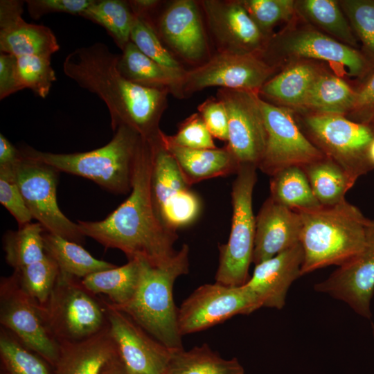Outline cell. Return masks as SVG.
<instances>
[{
    "instance_id": "obj_1",
    "label": "cell",
    "mask_w": 374,
    "mask_h": 374,
    "mask_svg": "<svg viewBox=\"0 0 374 374\" xmlns=\"http://www.w3.org/2000/svg\"><path fill=\"white\" fill-rule=\"evenodd\" d=\"M152 148L141 138L129 197L106 218L78 220L82 233L106 248L122 251L130 260L160 266L177 252V231L168 229L157 217L151 198Z\"/></svg>"
},
{
    "instance_id": "obj_2",
    "label": "cell",
    "mask_w": 374,
    "mask_h": 374,
    "mask_svg": "<svg viewBox=\"0 0 374 374\" xmlns=\"http://www.w3.org/2000/svg\"><path fill=\"white\" fill-rule=\"evenodd\" d=\"M118 57L106 44L96 42L69 53L63 62V71L105 103L114 132L127 126L143 139L156 137L161 132L159 122L170 91L128 80L118 71Z\"/></svg>"
},
{
    "instance_id": "obj_3",
    "label": "cell",
    "mask_w": 374,
    "mask_h": 374,
    "mask_svg": "<svg viewBox=\"0 0 374 374\" xmlns=\"http://www.w3.org/2000/svg\"><path fill=\"white\" fill-rule=\"evenodd\" d=\"M295 211L302 222L301 276L330 265L341 266L363 251L371 220L346 199L333 206Z\"/></svg>"
},
{
    "instance_id": "obj_4",
    "label": "cell",
    "mask_w": 374,
    "mask_h": 374,
    "mask_svg": "<svg viewBox=\"0 0 374 374\" xmlns=\"http://www.w3.org/2000/svg\"><path fill=\"white\" fill-rule=\"evenodd\" d=\"M188 271L189 247L184 244L160 266H152L141 260V280L132 299L119 306L109 303L170 350L184 348L172 289L176 279Z\"/></svg>"
},
{
    "instance_id": "obj_5",
    "label": "cell",
    "mask_w": 374,
    "mask_h": 374,
    "mask_svg": "<svg viewBox=\"0 0 374 374\" xmlns=\"http://www.w3.org/2000/svg\"><path fill=\"white\" fill-rule=\"evenodd\" d=\"M141 136L127 126H120L106 145L84 152L52 153L31 147L21 148L22 156L64 172L90 179L116 194L131 191L134 166Z\"/></svg>"
},
{
    "instance_id": "obj_6",
    "label": "cell",
    "mask_w": 374,
    "mask_h": 374,
    "mask_svg": "<svg viewBox=\"0 0 374 374\" xmlns=\"http://www.w3.org/2000/svg\"><path fill=\"white\" fill-rule=\"evenodd\" d=\"M39 308L59 344L86 339L108 326L103 299L87 290L81 279L62 272L48 301Z\"/></svg>"
},
{
    "instance_id": "obj_7",
    "label": "cell",
    "mask_w": 374,
    "mask_h": 374,
    "mask_svg": "<svg viewBox=\"0 0 374 374\" xmlns=\"http://www.w3.org/2000/svg\"><path fill=\"white\" fill-rule=\"evenodd\" d=\"M257 168L254 165H240L232 185L231 232L227 242L219 246L215 276V282L227 286H241L249 279L256 233L252 199Z\"/></svg>"
},
{
    "instance_id": "obj_8",
    "label": "cell",
    "mask_w": 374,
    "mask_h": 374,
    "mask_svg": "<svg viewBox=\"0 0 374 374\" xmlns=\"http://www.w3.org/2000/svg\"><path fill=\"white\" fill-rule=\"evenodd\" d=\"M161 132L150 139L152 148L151 198L160 222L168 229L177 231L197 218L201 201L190 189L191 186L183 176L175 158L163 145Z\"/></svg>"
},
{
    "instance_id": "obj_9",
    "label": "cell",
    "mask_w": 374,
    "mask_h": 374,
    "mask_svg": "<svg viewBox=\"0 0 374 374\" xmlns=\"http://www.w3.org/2000/svg\"><path fill=\"white\" fill-rule=\"evenodd\" d=\"M59 172L48 164L22 155L15 165L16 181L33 219L46 231L82 244L85 236L78 224L66 217L58 206Z\"/></svg>"
},
{
    "instance_id": "obj_10",
    "label": "cell",
    "mask_w": 374,
    "mask_h": 374,
    "mask_svg": "<svg viewBox=\"0 0 374 374\" xmlns=\"http://www.w3.org/2000/svg\"><path fill=\"white\" fill-rule=\"evenodd\" d=\"M305 123L317 147L354 180L373 168L367 153L374 136L368 125L326 114L309 116Z\"/></svg>"
},
{
    "instance_id": "obj_11",
    "label": "cell",
    "mask_w": 374,
    "mask_h": 374,
    "mask_svg": "<svg viewBox=\"0 0 374 374\" xmlns=\"http://www.w3.org/2000/svg\"><path fill=\"white\" fill-rule=\"evenodd\" d=\"M274 72V67L260 55L217 52L204 63L186 70L181 96L212 87L258 93Z\"/></svg>"
},
{
    "instance_id": "obj_12",
    "label": "cell",
    "mask_w": 374,
    "mask_h": 374,
    "mask_svg": "<svg viewBox=\"0 0 374 374\" xmlns=\"http://www.w3.org/2000/svg\"><path fill=\"white\" fill-rule=\"evenodd\" d=\"M260 307L244 285L227 286L215 282L195 290L178 308L181 336L199 332L238 314H249Z\"/></svg>"
},
{
    "instance_id": "obj_13",
    "label": "cell",
    "mask_w": 374,
    "mask_h": 374,
    "mask_svg": "<svg viewBox=\"0 0 374 374\" xmlns=\"http://www.w3.org/2000/svg\"><path fill=\"white\" fill-rule=\"evenodd\" d=\"M0 323L26 347L55 366L60 344L45 323L39 305L22 290L14 273L1 278Z\"/></svg>"
},
{
    "instance_id": "obj_14",
    "label": "cell",
    "mask_w": 374,
    "mask_h": 374,
    "mask_svg": "<svg viewBox=\"0 0 374 374\" xmlns=\"http://www.w3.org/2000/svg\"><path fill=\"white\" fill-rule=\"evenodd\" d=\"M267 142L258 168L269 176L290 167L303 168L325 155L299 130L288 110L265 101L259 96Z\"/></svg>"
},
{
    "instance_id": "obj_15",
    "label": "cell",
    "mask_w": 374,
    "mask_h": 374,
    "mask_svg": "<svg viewBox=\"0 0 374 374\" xmlns=\"http://www.w3.org/2000/svg\"><path fill=\"white\" fill-rule=\"evenodd\" d=\"M216 97L222 102L228 114L226 148L240 166L249 164L258 168L267 142L258 93L220 88Z\"/></svg>"
},
{
    "instance_id": "obj_16",
    "label": "cell",
    "mask_w": 374,
    "mask_h": 374,
    "mask_svg": "<svg viewBox=\"0 0 374 374\" xmlns=\"http://www.w3.org/2000/svg\"><path fill=\"white\" fill-rule=\"evenodd\" d=\"M103 301L111 335L127 370L132 374H165L172 350L113 307L107 299Z\"/></svg>"
},
{
    "instance_id": "obj_17",
    "label": "cell",
    "mask_w": 374,
    "mask_h": 374,
    "mask_svg": "<svg viewBox=\"0 0 374 374\" xmlns=\"http://www.w3.org/2000/svg\"><path fill=\"white\" fill-rule=\"evenodd\" d=\"M218 52L254 54L262 57L269 43L241 1H201Z\"/></svg>"
},
{
    "instance_id": "obj_18",
    "label": "cell",
    "mask_w": 374,
    "mask_h": 374,
    "mask_svg": "<svg viewBox=\"0 0 374 374\" xmlns=\"http://www.w3.org/2000/svg\"><path fill=\"white\" fill-rule=\"evenodd\" d=\"M314 290L345 302L364 318L371 317V301L374 294V220H370L363 251L339 266L327 279L317 283Z\"/></svg>"
},
{
    "instance_id": "obj_19",
    "label": "cell",
    "mask_w": 374,
    "mask_h": 374,
    "mask_svg": "<svg viewBox=\"0 0 374 374\" xmlns=\"http://www.w3.org/2000/svg\"><path fill=\"white\" fill-rule=\"evenodd\" d=\"M197 3L176 0L161 14L157 33L178 56L190 63H204L208 47Z\"/></svg>"
},
{
    "instance_id": "obj_20",
    "label": "cell",
    "mask_w": 374,
    "mask_h": 374,
    "mask_svg": "<svg viewBox=\"0 0 374 374\" xmlns=\"http://www.w3.org/2000/svg\"><path fill=\"white\" fill-rule=\"evenodd\" d=\"M274 42L285 55L323 60L344 66L350 75H360L367 68L365 57L353 47L314 29L292 30Z\"/></svg>"
},
{
    "instance_id": "obj_21",
    "label": "cell",
    "mask_w": 374,
    "mask_h": 374,
    "mask_svg": "<svg viewBox=\"0 0 374 374\" xmlns=\"http://www.w3.org/2000/svg\"><path fill=\"white\" fill-rule=\"evenodd\" d=\"M23 1H0V51L16 57L32 55L51 58L60 45L47 26L24 21Z\"/></svg>"
},
{
    "instance_id": "obj_22",
    "label": "cell",
    "mask_w": 374,
    "mask_h": 374,
    "mask_svg": "<svg viewBox=\"0 0 374 374\" xmlns=\"http://www.w3.org/2000/svg\"><path fill=\"white\" fill-rule=\"evenodd\" d=\"M301 229L300 214L269 196L256 217L252 262L258 265L299 243Z\"/></svg>"
},
{
    "instance_id": "obj_23",
    "label": "cell",
    "mask_w": 374,
    "mask_h": 374,
    "mask_svg": "<svg viewBox=\"0 0 374 374\" xmlns=\"http://www.w3.org/2000/svg\"><path fill=\"white\" fill-rule=\"evenodd\" d=\"M303 251L301 243L256 265L253 275L244 284L260 307L282 309L292 283L301 276Z\"/></svg>"
},
{
    "instance_id": "obj_24",
    "label": "cell",
    "mask_w": 374,
    "mask_h": 374,
    "mask_svg": "<svg viewBox=\"0 0 374 374\" xmlns=\"http://www.w3.org/2000/svg\"><path fill=\"white\" fill-rule=\"evenodd\" d=\"M118 355L108 324L86 339L60 344L55 366L57 374H101L105 365Z\"/></svg>"
},
{
    "instance_id": "obj_25",
    "label": "cell",
    "mask_w": 374,
    "mask_h": 374,
    "mask_svg": "<svg viewBox=\"0 0 374 374\" xmlns=\"http://www.w3.org/2000/svg\"><path fill=\"white\" fill-rule=\"evenodd\" d=\"M160 136L163 145L175 158L190 186L206 179L236 174L240 168L226 146L215 149H190L172 143L162 131Z\"/></svg>"
},
{
    "instance_id": "obj_26",
    "label": "cell",
    "mask_w": 374,
    "mask_h": 374,
    "mask_svg": "<svg viewBox=\"0 0 374 374\" xmlns=\"http://www.w3.org/2000/svg\"><path fill=\"white\" fill-rule=\"evenodd\" d=\"M117 69L128 80L151 88L168 89L181 98V86L185 74L163 66L143 54L131 41L118 55Z\"/></svg>"
},
{
    "instance_id": "obj_27",
    "label": "cell",
    "mask_w": 374,
    "mask_h": 374,
    "mask_svg": "<svg viewBox=\"0 0 374 374\" xmlns=\"http://www.w3.org/2000/svg\"><path fill=\"white\" fill-rule=\"evenodd\" d=\"M141 260H130L127 263L99 271L81 279L89 292L108 297L115 306L125 304L134 296L141 280Z\"/></svg>"
},
{
    "instance_id": "obj_28",
    "label": "cell",
    "mask_w": 374,
    "mask_h": 374,
    "mask_svg": "<svg viewBox=\"0 0 374 374\" xmlns=\"http://www.w3.org/2000/svg\"><path fill=\"white\" fill-rule=\"evenodd\" d=\"M320 73V70L310 62H299L270 78L259 90L258 95L285 105L303 107Z\"/></svg>"
},
{
    "instance_id": "obj_29",
    "label": "cell",
    "mask_w": 374,
    "mask_h": 374,
    "mask_svg": "<svg viewBox=\"0 0 374 374\" xmlns=\"http://www.w3.org/2000/svg\"><path fill=\"white\" fill-rule=\"evenodd\" d=\"M45 252L57 264L62 273L82 279L88 275L116 267L114 264L98 260L80 244L44 231Z\"/></svg>"
},
{
    "instance_id": "obj_30",
    "label": "cell",
    "mask_w": 374,
    "mask_h": 374,
    "mask_svg": "<svg viewBox=\"0 0 374 374\" xmlns=\"http://www.w3.org/2000/svg\"><path fill=\"white\" fill-rule=\"evenodd\" d=\"M165 374H245L236 358L226 359L208 344L189 350H172Z\"/></svg>"
},
{
    "instance_id": "obj_31",
    "label": "cell",
    "mask_w": 374,
    "mask_h": 374,
    "mask_svg": "<svg viewBox=\"0 0 374 374\" xmlns=\"http://www.w3.org/2000/svg\"><path fill=\"white\" fill-rule=\"evenodd\" d=\"M302 168L315 197L322 206H333L344 201L346 192L356 181L339 164L326 156Z\"/></svg>"
},
{
    "instance_id": "obj_32",
    "label": "cell",
    "mask_w": 374,
    "mask_h": 374,
    "mask_svg": "<svg viewBox=\"0 0 374 374\" xmlns=\"http://www.w3.org/2000/svg\"><path fill=\"white\" fill-rule=\"evenodd\" d=\"M355 91L341 78L321 73L312 84L303 107L318 114L342 115L352 109Z\"/></svg>"
},
{
    "instance_id": "obj_33",
    "label": "cell",
    "mask_w": 374,
    "mask_h": 374,
    "mask_svg": "<svg viewBox=\"0 0 374 374\" xmlns=\"http://www.w3.org/2000/svg\"><path fill=\"white\" fill-rule=\"evenodd\" d=\"M269 189L272 199L293 210L321 206L304 170L299 166L284 168L271 176Z\"/></svg>"
},
{
    "instance_id": "obj_34",
    "label": "cell",
    "mask_w": 374,
    "mask_h": 374,
    "mask_svg": "<svg viewBox=\"0 0 374 374\" xmlns=\"http://www.w3.org/2000/svg\"><path fill=\"white\" fill-rule=\"evenodd\" d=\"M44 227L39 222L8 231L3 236L6 260L15 270H19L42 260L46 255L44 246Z\"/></svg>"
},
{
    "instance_id": "obj_35",
    "label": "cell",
    "mask_w": 374,
    "mask_h": 374,
    "mask_svg": "<svg viewBox=\"0 0 374 374\" xmlns=\"http://www.w3.org/2000/svg\"><path fill=\"white\" fill-rule=\"evenodd\" d=\"M296 10L332 38L351 47L357 46L354 32L339 3L332 0L296 1Z\"/></svg>"
},
{
    "instance_id": "obj_36",
    "label": "cell",
    "mask_w": 374,
    "mask_h": 374,
    "mask_svg": "<svg viewBox=\"0 0 374 374\" xmlns=\"http://www.w3.org/2000/svg\"><path fill=\"white\" fill-rule=\"evenodd\" d=\"M80 16L103 26L121 51L130 42L134 15L128 1L93 0Z\"/></svg>"
},
{
    "instance_id": "obj_37",
    "label": "cell",
    "mask_w": 374,
    "mask_h": 374,
    "mask_svg": "<svg viewBox=\"0 0 374 374\" xmlns=\"http://www.w3.org/2000/svg\"><path fill=\"white\" fill-rule=\"evenodd\" d=\"M60 272L57 264L46 254L42 260L13 273L22 290L38 305L42 306L48 301Z\"/></svg>"
},
{
    "instance_id": "obj_38",
    "label": "cell",
    "mask_w": 374,
    "mask_h": 374,
    "mask_svg": "<svg viewBox=\"0 0 374 374\" xmlns=\"http://www.w3.org/2000/svg\"><path fill=\"white\" fill-rule=\"evenodd\" d=\"M0 355L10 374H51L39 355L26 347L12 332L0 330Z\"/></svg>"
},
{
    "instance_id": "obj_39",
    "label": "cell",
    "mask_w": 374,
    "mask_h": 374,
    "mask_svg": "<svg viewBox=\"0 0 374 374\" xmlns=\"http://www.w3.org/2000/svg\"><path fill=\"white\" fill-rule=\"evenodd\" d=\"M130 41L143 54L163 66L177 73H184L186 71L164 47L151 19L134 15Z\"/></svg>"
},
{
    "instance_id": "obj_40",
    "label": "cell",
    "mask_w": 374,
    "mask_h": 374,
    "mask_svg": "<svg viewBox=\"0 0 374 374\" xmlns=\"http://www.w3.org/2000/svg\"><path fill=\"white\" fill-rule=\"evenodd\" d=\"M17 73L22 89L27 88L45 98L56 80L51 64V58L38 55H21L17 57Z\"/></svg>"
},
{
    "instance_id": "obj_41",
    "label": "cell",
    "mask_w": 374,
    "mask_h": 374,
    "mask_svg": "<svg viewBox=\"0 0 374 374\" xmlns=\"http://www.w3.org/2000/svg\"><path fill=\"white\" fill-rule=\"evenodd\" d=\"M241 3L268 37L276 25L290 19L296 10V3L292 0H244Z\"/></svg>"
},
{
    "instance_id": "obj_42",
    "label": "cell",
    "mask_w": 374,
    "mask_h": 374,
    "mask_svg": "<svg viewBox=\"0 0 374 374\" xmlns=\"http://www.w3.org/2000/svg\"><path fill=\"white\" fill-rule=\"evenodd\" d=\"M339 5L365 51L374 57V1L344 0Z\"/></svg>"
},
{
    "instance_id": "obj_43",
    "label": "cell",
    "mask_w": 374,
    "mask_h": 374,
    "mask_svg": "<svg viewBox=\"0 0 374 374\" xmlns=\"http://www.w3.org/2000/svg\"><path fill=\"white\" fill-rule=\"evenodd\" d=\"M0 203L14 217L19 226L33 219L16 181L15 166H0Z\"/></svg>"
},
{
    "instance_id": "obj_44",
    "label": "cell",
    "mask_w": 374,
    "mask_h": 374,
    "mask_svg": "<svg viewBox=\"0 0 374 374\" xmlns=\"http://www.w3.org/2000/svg\"><path fill=\"white\" fill-rule=\"evenodd\" d=\"M172 143L190 149L217 148L213 136L208 131L199 113H194L183 121L177 132L172 136L166 134Z\"/></svg>"
},
{
    "instance_id": "obj_45",
    "label": "cell",
    "mask_w": 374,
    "mask_h": 374,
    "mask_svg": "<svg viewBox=\"0 0 374 374\" xmlns=\"http://www.w3.org/2000/svg\"><path fill=\"white\" fill-rule=\"evenodd\" d=\"M213 137L226 141L229 138V119L226 109L217 97H210L197 107Z\"/></svg>"
},
{
    "instance_id": "obj_46",
    "label": "cell",
    "mask_w": 374,
    "mask_h": 374,
    "mask_svg": "<svg viewBox=\"0 0 374 374\" xmlns=\"http://www.w3.org/2000/svg\"><path fill=\"white\" fill-rule=\"evenodd\" d=\"M93 1V0L25 1L30 16L35 19L52 12H64L80 16Z\"/></svg>"
},
{
    "instance_id": "obj_47",
    "label": "cell",
    "mask_w": 374,
    "mask_h": 374,
    "mask_svg": "<svg viewBox=\"0 0 374 374\" xmlns=\"http://www.w3.org/2000/svg\"><path fill=\"white\" fill-rule=\"evenodd\" d=\"M349 113L356 122L366 125L374 121V73L355 91L354 103Z\"/></svg>"
},
{
    "instance_id": "obj_48",
    "label": "cell",
    "mask_w": 374,
    "mask_h": 374,
    "mask_svg": "<svg viewBox=\"0 0 374 374\" xmlns=\"http://www.w3.org/2000/svg\"><path fill=\"white\" fill-rule=\"evenodd\" d=\"M23 89L17 73V57L8 53H0V99Z\"/></svg>"
},
{
    "instance_id": "obj_49",
    "label": "cell",
    "mask_w": 374,
    "mask_h": 374,
    "mask_svg": "<svg viewBox=\"0 0 374 374\" xmlns=\"http://www.w3.org/2000/svg\"><path fill=\"white\" fill-rule=\"evenodd\" d=\"M21 157L19 149H17L4 135L0 134V166H13Z\"/></svg>"
},
{
    "instance_id": "obj_50",
    "label": "cell",
    "mask_w": 374,
    "mask_h": 374,
    "mask_svg": "<svg viewBox=\"0 0 374 374\" xmlns=\"http://www.w3.org/2000/svg\"><path fill=\"white\" fill-rule=\"evenodd\" d=\"M132 11L135 15L150 19L149 14L160 3L157 0H132L128 1Z\"/></svg>"
},
{
    "instance_id": "obj_51",
    "label": "cell",
    "mask_w": 374,
    "mask_h": 374,
    "mask_svg": "<svg viewBox=\"0 0 374 374\" xmlns=\"http://www.w3.org/2000/svg\"><path fill=\"white\" fill-rule=\"evenodd\" d=\"M101 374H132L125 366L119 354L104 367Z\"/></svg>"
},
{
    "instance_id": "obj_52",
    "label": "cell",
    "mask_w": 374,
    "mask_h": 374,
    "mask_svg": "<svg viewBox=\"0 0 374 374\" xmlns=\"http://www.w3.org/2000/svg\"><path fill=\"white\" fill-rule=\"evenodd\" d=\"M367 154H368V161L371 164V166H373V168H374V138L368 146Z\"/></svg>"
},
{
    "instance_id": "obj_53",
    "label": "cell",
    "mask_w": 374,
    "mask_h": 374,
    "mask_svg": "<svg viewBox=\"0 0 374 374\" xmlns=\"http://www.w3.org/2000/svg\"><path fill=\"white\" fill-rule=\"evenodd\" d=\"M373 330H374V326H373Z\"/></svg>"
}]
</instances>
